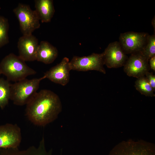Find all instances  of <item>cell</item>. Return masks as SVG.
Returning a JSON list of instances; mask_svg holds the SVG:
<instances>
[{"label": "cell", "mask_w": 155, "mask_h": 155, "mask_svg": "<svg viewBox=\"0 0 155 155\" xmlns=\"http://www.w3.org/2000/svg\"><path fill=\"white\" fill-rule=\"evenodd\" d=\"M26 115L34 125L44 126L54 121L62 110L60 99L48 90L37 92L26 104Z\"/></svg>", "instance_id": "6da1fadb"}, {"label": "cell", "mask_w": 155, "mask_h": 155, "mask_svg": "<svg viewBox=\"0 0 155 155\" xmlns=\"http://www.w3.org/2000/svg\"><path fill=\"white\" fill-rule=\"evenodd\" d=\"M25 61L19 56L11 53L5 56L0 63L1 74L5 75L9 81L16 82L36 73L29 67Z\"/></svg>", "instance_id": "7a4b0ae2"}, {"label": "cell", "mask_w": 155, "mask_h": 155, "mask_svg": "<svg viewBox=\"0 0 155 155\" xmlns=\"http://www.w3.org/2000/svg\"><path fill=\"white\" fill-rule=\"evenodd\" d=\"M45 78L44 75L39 78H26L11 84L10 100L17 105H26L37 92L40 82Z\"/></svg>", "instance_id": "3957f363"}, {"label": "cell", "mask_w": 155, "mask_h": 155, "mask_svg": "<svg viewBox=\"0 0 155 155\" xmlns=\"http://www.w3.org/2000/svg\"><path fill=\"white\" fill-rule=\"evenodd\" d=\"M13 11L19 22L23 35L32 34L40 26V20L35 10H32L26 4L19 3Z\"/></svg>", "instance_id": "277c9868"}, {"label": "cell", "mask_w": 155, "mask_h": 155, "mask_svg": "<svg viewBox=\"0 0 155 155\" xmlns=\"http://www.w3.org/2000/svg\"><path fill=\"white\" fill-rule=\"evenodd\" d=\"M108 155H155V146L142 140L124 141L114 147Z\"/></svg>", "instance_id": "5b68a950"}, {"label": "cell", "mask_w": 155, "mask_h": 155, "mask_svg": "<svg viewBox=\"0 0 155 155\" xmlns=\"http://www.w3.org/2000/svg\"><path fill=\"white\" fill-rule=\"evenodd\" d=\"M71 70L85 71L90 70L97 71L104 74L106 71L103 53H96L82 57L74 56L69 61Z\"/></svg>", "instance_id": "8992f818"}, {"label": "cell", "mask_w": 155, "mask_h": 155, "mask_svg": "<svg viewBox=\"0 0 155 155\" xmlns=\"http://www.w3.org/2000/svg\"><path fill=\"white\" fill-rule=\"evenodd\" d=\"M20 128L16 124L0 125V149L18 148L22 140Z\"/></svg>", "instance_id": "52a82bcc"}, {"label": "cell", "mask_w": 155, "mask_h": 155, "mask_svg": "<svg viewBox=\"0 0 155 155\" xmlns=\"http://www.w3.org/2000/svg\"><path fill=\"white\" fill-rule=\"evenodd\" d=\"M148 34L128 32L120 34L119 43L124 51L132 53L141 51L146 45Z\"/></svg>", "instance_id": "ba28073f"}, {"label": "cell", "mask_w": 155, "mask_h": 155, "mask_svg": "<svg viewBox=\"0 0 155 155\" xmlns=\"http://www.w3.org/2000/svg\"><path fill=\"white\" fill-rule=\"evenodd\" d=\"M148 61L141 51L133 53L124 64V71L129 76H144L150 69Z\"/></svg>", "instance_id": "9c48e42d"}, {"label": "cell", "mask_w": 155, "mask_h": 155, "mask_svg": "<svg viewBox=\"0 0 155 155\" xmlns=\"http://www.w3.org/2000/svg\"><path fill=\"white\" fill-rule=\"evenodd\" d=\"M38 45L37 38L32 34L23 35L18 42L19 56L25 61L36 60Z\"/></svg>", "instance_id": "30bf717a"}, {"label": "cell", "mask_w": 155, "mask_h": 155, "mask_svg": "<svg viewBox=\"0 0 155 155\" xmlns=\"http://www.w3.org/2000/svg\"><path fill=\"white\" fill-rule=\"evenodd\" d=\"M102 53L104 65L108 68H118L125 64L126 57L119 42L110 43Z\"/></svg>", "instance_id": "8fae6325"}, {"label": "cell", "mask_w": 155, "mask_h": 155, "mask_svg": "<svg viewBox=\"0 0 155 155\" xmlns=\"http://www.w3.org/2000/svg\"><path fill=\"white\" fill-rule=\"evenodd\" d=\"M71 70L69 59L65 57L59 63L46 72L44 75L46 78L64 86L69 81Z\"/></svg>", "instance_id": "7c38bea8"}, {"label": "cell", "mask_w": 155, "mask_h": 155, "mask_svg": "<svg viewBox=\"0 0 155 155\" xmlns=\"http://www.w3.org/2000/svg\"><path fill=\"white\" fill-rule=\"evenodd\" d=\"M58 54L56 47L47 41H42L39 44L36 60L45 64H50L55 60Z\"/></svg>", "instance_id": "4fadbf2b"}, {"label": "cell", "mask_w": 155, "mask_h": 155, "mask_svg": "<svg viewBox=\"0 0 155 155\" xmlns=\"http://www.w3.org/2000/svg\"><path fill=\"white\" fill-rule=\"evenodd\" d=\"M35 10L42 23L50 22L55 10L52 0H35Z\"/></svg>", "instance_id": "5bb4252c"}, {"label": "cell", "mask_w": 155, "mask_h": 155, "mask_svg": "<svg viewBox=\"0 0 155 155\" xmlns=\"http://www.w3.org/2000/svg\"><path fill=\"white\" fill-rule=\"evenodd\" d=\"M11 84L7 79L0 78V108L4 109L10 98Z\"/></svg>", "instance_id": "9a60e30c"}, {"label": "cell", "mask_w": 155, "mask_h": 155, "mask_svg": "<svg viewBox=\"0 0 155 155\" xmlns=\"http://www.w3.org/2000/svg\"><path fill=\"white\" fill-rule=\"evenodd\" d=\"M135 86L142 94L146 96H155L153 89L144 76L137 78L135 82Z\"/></svg>", "instance_id": "2e32d148"}, {"label": "cell", "mask_w": 155, "mask_h": 155, "mask_svg": "<svg viewBox=\"0 0 155 155\" xmlns=\"http://www.w3.org/2000/svg\"><path fill=\"white\" fill-rule=\"evenodd\" d=\"M9 24L8 20L0 16V47L9 42L8 30Z\"/></svg>", "instance_id": "e0dca14e"}, {"label": "cell", "mask_w": 155, "mask_h": 155, "mask_svg": "<svg viewBox=\"0 0 155 155\" xmlns=\"http://www.w3.org/2000/svg\"><path fill=\"white\" fill-rule=\"evenodd\" d=\"M146 43L141 51L149 60L151 57L155 56V35H148Z\"/></svg>", "instance_id": "ac0fdd59"}, {"label": "cell", "mask_w": 155, "mask_h": 155, "mask_svg": "<svg viewBox=\"0 0 155 155\" xmlns=\"http://www.w3.org/2000/svg\"><path fill=\"white\" fill-rule=\"evenodd\" d=\"M145 75L146 78L153 89L154 92L155 90V75L152 72H147Z\"/></svg>", "instance_id": "d6986e66"}, {"label": "cell", "mask_w": 155, "mask_h": 155, "mask_svg": "<svg viewBox=\"0 0 155 155\" xmlns=\"http://www.w3.org/2000/svg\"><path fill=\"white\" fill-rule=\"evenodd\" d=\"M150 60V67L153 71H155V56L151 57Z\"/></svg>", "instance_id": "ffe728a7"}, {"label": "cell", "mask_w": 155, "mask_h": 155, "mask_svg": "<svg viewBox=\"0 0 155 155\" xmlns=\"http://www.w3.org/2000/svg\"><path fill=\"white\" fill-rule=\"evenodd\" d=\"M1 71H0V75H1Z\"/></svg>", "instance_id": "44dd1931"}]
</instances>
